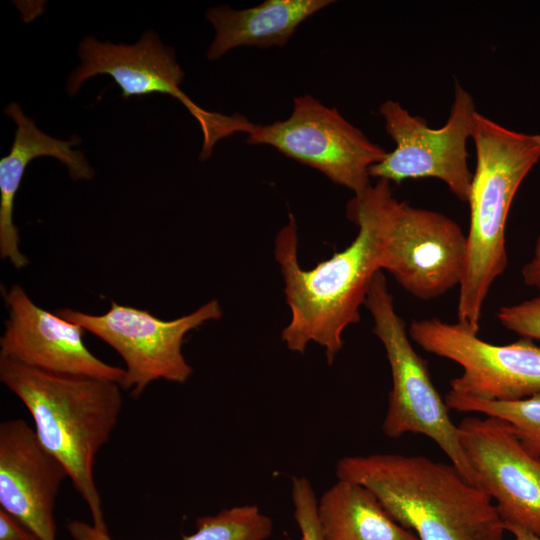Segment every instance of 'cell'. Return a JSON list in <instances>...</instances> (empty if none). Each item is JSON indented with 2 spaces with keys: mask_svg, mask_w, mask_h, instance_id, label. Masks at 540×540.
<instances>
[{
  "mask_svg": "<svg viewBox=\"0 0 540 540\" xmlns=\"http://www.w3.org/2000/svg\"><path fill=\"white\" fill-rule=\"evenodd\" d=\"M398 200L390 182L378 181L347 205L348 217L358 226L354 240L342 251L306 270L298 261L294 216L275 239V257L285 285L291 317L282 340L293 352L310 343L325 350L329 364L343 348L347 327L360 320L375 275L382 271L393 212Z\"/></svg>",
  "mask_w": 540,
  "mask_h": 540,
  "instance_id": "1",
  "label": "cell"
},
{
  "mask_svg": "<svg viewBox=\"0 0 540 540\" xmlns=\"http://www.w3.org/2000/svg\"><path fill=\"white\" fill-rule=\"evenodd\" d=\"M67 530L73 540H113L108 532L80 520L70 521ZM272 530V520L249 504L198 518L196 531L182 540H267Z\"/></svg>",
  "mask_w": 540,
  "mask_h": 540,
  "instance_id": "18",
  "label": "cell"
},
{
  "mask_svg": "<svg viewBox=\"0 0 540 540\" xmlns=\"http://www.w3.org/2000/svg\"><path fill=\"white\" fill-rule=\"evenodd\" d=\"M112 347L125 363L121 387L138 397L156 380L184 383L193 370L182 352L191 330L222 316L220 303L210 300L190 314L163 320L145 309L112 301L107 312L88 314L70 308L55 310Z\"/></svg>",
  "mask_w": 540,
  "mask_h": 540,
  "instance_id": "6",
  "label": "cell"
},
{
  "mask_svg": "<svg viewBox=\"0 0 540 540\" xmlns=\"http://www.w3.org/2000/svg\"><path fill=\"white\" fill-rule=\"evenodd\" d=\"M373 332L382 343L391 369L392 388L382 424L392 439L407 433L432 439L464 478L475 485V476L460 441L458 425L435 388L426 362L413 348L402 318L395 310L386 278L379 271L365 301Z\"/></svg>",
  "mask_w": 540,
  "mask_h": 540,
  "instance_id": "5",
  "label": "cell"
},
{
  "mask_svg": "<svg viewBox=\"0 0 540 540\" xmlns=\"http://www.w3.org/2000/svg\"><path fill=\"white\" fill-rule=\"evenodd\" d=\"M3 296L8 319L0 338V357L49 373L121 385L125 369L96 357L85 345L82 327L41 308L19 285Z\"/></svg>",
  "mask_w": 540,
  "mask_h": 540,
  "instance_id": "13",
  "label": "cell"
},
{
  "mask_svg": "<svg viewBox=\"0 0 540 540\" xmlns=\"http://www.w3.org/2000/svg\"><path fill=\"white\" fill-rule=\"evenodd\" d=\"M449 409L480 413L508 422L525 449L540 456V393L515 401H485L447 394Z\"/></svg>",
  "mask_w": 540,
  "mask_h": 540,
  "instance_id": "19",
  "label": "cell"
},
{
  "mask_svg": "<svg viewBox=\"0 0 540 540\" xmlns=\"http://www.w3.org/2000/svg\"><path fill=\"white\" fill-rule=\"evenodd\" d=\"M0 380L31 414L43 447L65 467L89 508L92 525L108 532L94 463L118 423L123 405L121 385L49 373L2 357Z\"/></svg>",
  "mask_w": 540,
  "mask_h": 540,
  "instance_id": "3",
  "label": "cell"
},
{
  "mask_svg": "<svg viewBox=\"0 0 540 540\" xmlns=\"http://www.w3.org/2000/svg\"><path fill=\"white\" fill-rule=\"evenodd\" d=\"M408 334L425 351L462 368L461 375L450 381L451 395L515 401L540 393V346L532 339L495 345L458 322L438 318L413 321Z\"/></svg>",
  "mask_w": 540,
  "mask_h": 540,
  "instance_id": "10",
  "label": "cell"
},
{
  "mask_svg": "<svg viewBox=\"0 0 540 540\" xmlns=\"http://www.w3.org/2000/svg\"><path fill=\"white\" fill-rule=\"evenodd\" d=\"M458 429L475 485L492 499L505 527L540 537V456L529 453L513 427L497 417H466Z\"/></svg>",
  "mask_w": 540,
  "mask_h": 540,
  "instance_id": "12",
  "label": "cell"
},
{
  "mask_svg": "<svg viewBox=\"0 0 540 540\" xmlns=\"http://www.w3.org/2000/svg\"><path fill=\"white\" fill-rule=\"evenodd\" d=\"M66 477L65 467L25 420L0 424V508L39 540H56L54 506Z\"/></svg>",
  "mask_w": 540,
  "mask_h": 540,
  "instance_id": "14",
  "label": "cell"
},
{
  "mask_svg": "<svg viewBox=\"0 0 540 540\" xmlns=\"http://www.w3.org/2000/svg\"><path fill=\"white\" fill-rule=\"evenodd\" d=\"M497 318L503 327L521 337L540 340V294L529 300L501 307Z\"/></svg>",
  "mask_w": 540,
  "mask_h": 540,
  "instance_id": "21",
  "label": "cell"
},
{
  "mask_svg": "<svg viewBox=\"0 0 540 540\" xmlns=\"http://www.w3.org/2000/svg\"><path fill=\"white\" fill-rule=\"evenodd\" d=\"M471 139L476 167L468 199L467 258L457 318L478 333L485 299L507 267V217L520 185L540 160V134L508 129L477 112Z\"/></svg>",
  "mask_w": 540,
  "mask_h": 540,
  "instance_id": "4",
  "label": "cell"
},
{
  "mask_svg": "<svg viewBox=\"0 0 540 540\" xmlns=\"http://www.w3.org/2000/svg\"><path fill=\"white\" fill-rule=\"evenodd\" d=\"M4 113L16 124L14 140L8 155L0 160V256L8 259L16 269H22L29 260L19 249L18 229L13 222L14 199L20 188L28 164L35 158L50 156L60 160L75 180H90L94 170L82 152L71 147L80 143L77 137L60 140L36 127L15 102L4 108Z\"/></svg>",
  "mask_w": 540,
  "mask_h": 540,
  "instance_id": "15",
  "label": "cell"
},
{
  "mask_svg": "<svg viewBox=\"0 0 540 540\" xmlns=\"http://www.w3.org/2000/svg\"><path fill=\"white\" fill-rule=\"evenodd\" d=\"M78 55L81 64L67 81L70 95L78 93L89 78L104 74L114 79L124 98L153 93L170 95L185 106L202 129L201 159L210 157L217 141L234 133H246L251 124L242 115L211 113L196 105L180 88L184 72L173 49L166 47L152 31L145 32L132 45L100 42L88 36L79 44Z\"/></svg>",
  "mask_w": 540,
  "mask_h": 540,
  "instance_id": "9",
  "label": "cell"
},
{
  "mask_svg": "<svg viewBox=\"0 0 540 540\" xmlns=\"http://www.w3.org/2000/svg\"><path fill=\"white\" fill-rule=\"evenodd\" d=\"M534 257L540 258V234L535 243Z\"/></svg>",
  "mask_w": 540,
  "mask_h": 540,
  "instance_id": "25",
  "label": "cell"
},
{
  "mask_svg": "<svg viewBox=\"0 0 540 540\" xmlns=\"http://www.w3.org/2000/svg\"><path fill=\"white\" fill-rule=\"evenodd\" d=\"M335 470L369 489L419 540H502L506 531L492 499L453 464L385 453L342 457Z\"/></svg>",
  "mask_w": 540,
  "mask_h": 540,
  "instance_id": "2",
  "label": "cell"
},
{
  "mask_svg": "<svg viewBox=\"0 0 540 540\" xmlns=\"http://www.w3.org/2000/svg\"><path fill=\"white\" fill-rule=\"evenodd\" d=\"M522 277L527 286L540 290V258L534 257L522 269Z\"/></svg>",
  "mask_w": 540,
  "mask_h": 540,
  "instance_id": "23",
  "label": "cell"
},
{
  "mask_svg": "<svg viewBox=\"0 0 540 540\" xmlns=\"http://www.w3.org/2000/svg\"><path fill=\"white\" fill-rule=\"evenodd\" d=\"M322 540H419L363 485L337 479L318 498Z\"/></svg>",
  "mask_w": 540,
  "mask_h": 540,
  "instance_id": "17",
  "label": "cell"
},
{
  "mask_svg": "<svg viewBox=\"0 0 540 540\" xmlns=\"http://www.w3.org/2000/svg\"><path fill=\"white\" fill-rule=\"evenodd\" d=\"M379 112L395 148L370 168V177L397 184L433 177L459 200L468 202L473 174L468 167L467 142L478 112L471 94L455 84L448 120L440 128L429 127L424 118L410 114L394 100L383 102Z\"/></svg>",
  "mask_w": 540,
  "mask_h": 540,
  "instance_id": "8",
  "label": "cell"
},
{
  "mask_svg": "<svg viewBox=\"0 0 540 540\" xmlns=\"http://www.w3.org/2000/svg\"><path fill=\"white\" fill-rule=\"evenodd\" d=\"M291 499L301 540H322L317 514L318 499L308 478L292 477Z\"/></svg>",
  "mask_w": 540,
  "mask_h": 540,
  "instance_id": "20",
  "label": "cell"
},
{
  "mask_svg": "<svg viewBox=\"0 0 540 540\" xmlns=\"http://www.w3.org/2000/svg\"><path fill=\"white\" fill-rule=\"evenodd\" d=\"M332 3V0H266L242 10L226 5L211 8L206 18L215 29V38L207 58L216 60L242 46H285L301 23Z\"/></svg>",
  "mask_w": 540,
  "mask_h": 540,
  "instance_id": "16",
  "label": "cell"
},
{
  "mask_svg": "<svg viewBox=\"0 0 540 540\" xmlns=\"http://www.w3.org/2000/svg\"><path fill=\"white\" fill-rule=\"evenodd\" d=\"M467 234L450 217L398 201L391 220L382 270L407 292L428 301L462 281Z\"/></svg>",
  "mask_w": 540,
  "mask_h": 540,
  "instance_id": "11",
  "label": "cell"
},
{
  "mask_svg": "<svg viewBox=\"0 0 540 540\" xmlns=\"http://www.w3.org/2000/svg\"><path fill=\"white\" fill-rule=\"evenodd\" d=\"M506 531L514 536V540H540V537L519 526H506Z\"/></svg>",
  "mask_w": 540,
  "mask_h": 540,
  "instance_id": "24",
  "label": "cell"
},
{
  "mask_svg": "<svg viewBox=\"0 0 540 540\" xmlns=\"http://www.w3.org/2000/svg\"><path fill=\"white\" fill-rule=\"evenodd\" d=\"M247 143L269 145L360 195L370 186V168L388 151L372 142L335 107L309 94L295 97L290 116L267 125L251 124Z\"/></svg>",
  "mask_w": 540,
  "mask_h": 540,
  "instance_id": "7",
  "label": "cell"
},
{
  "mask_svg": "<svg viewBox=\"0 0 540 540\" xmlns=\"http://www.w3.org/2000/svg\"><path fill=\"white\" fill-rule=\"evenodd\" d=\"M0 540H39L15 517L0 508Z\"/></svg>",
  "mask_w": 540,
  "mask_h": 540,
  "instance_id": "22",
  "label": "cell"
}]
</instances>
